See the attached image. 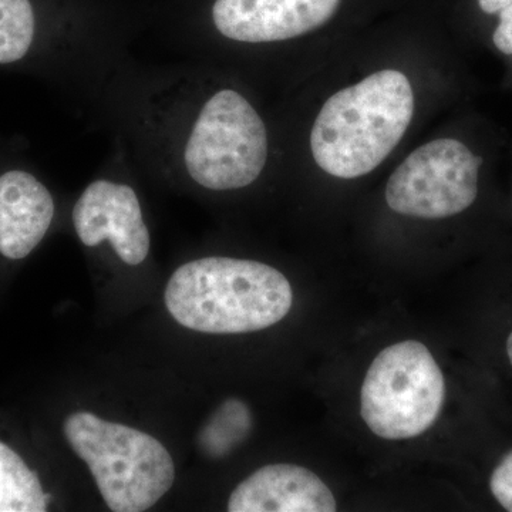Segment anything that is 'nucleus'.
<instances>
[{"label":"nucleus","instance_id":"f257e3e1","mask_svg":"<svg viewBox=\"0 0 512 512\" xmlns=\"http://www.w3.org/2000/svg\"><path fill=\"white\" fill-rule=\"evenodd\" d=\"M292 286L278 269L249 259L208 256L171 276L165 306L181 326L210 335L271 328L291 311Z\"/></svg>","mask_w":512,"mask_h":512},{"label":"nucleus","instance_id":"f03ea898","mask_svg":"<svg viewBox=\"0 0 512 512\" xmlns=\"http://www.w3.org/2000/svg\"><path fill=\"white\" fill-rule=\"evenodd\" d=\"M414 93L399 70H382L329 97L313 124L311 150L319 168L343 180L372 173L412 123Z\"/></svg>","mask_w":512,"mask_h":512},{"label":"nucleus","instance_id":"7ed1b4c3","mask_svg":"<svg viewBox=\"0 0 512 512\" xmlns=\"http://www.w3.org/2000/svg\"><path fill=\"white\" fill-rule=\"evenodd\" d=\"M63 431L111 511L150 510L173 487V457L150 434L89 412L70 414Z\"/></svg>","mask_w":512,"mask_h":512},{"label":"nucleus","instance_id":"20e7f679","mask_svg":"<svg viewBox=\"0 0 512 512\" xmlns=\"http://www.w3.org/2000/svg\"><path fill=\"white\" fill-rule=\"evenodd\" d=\"M444 399L443 372L430 350L404 340L383 349L367 370L360 414L380 439H414L433 427Z\"/></svg>","mask_w":512,"mask_h":512},{"label":"nucleus","instance_id":"39448f33","mask_svg":"<svg viewBox=\"0 0 512 512\" xmlns=\"http://www.w3.org/2000/svg\"><path fill=\"white\" fill-rule=\"evenodd\" d=\"M268 160V133L241 93L220 90L205 101L184 148L192 180L212 191L248 187Z\"/></svg>","mask_w":512,"mask_h":512},{"label":"nucleus","instance_id":"423d86ee","mask_svg":"<svg viewBox=\"0 0 512 512\" xmlns=\"http://www.w3.org/2000/svg\"><path fill=\"white\" fill-rule=\"evenodd\" d=\"M485 157L457 138H439L413 151L389 178L387 205L394 212L443 220L470 210L480 195Z\"/></svg>","mask_w":512,"mask_h":512},{"label":"nucleus","instance_id":"0eeeda50","mask_svg":"<svg viewBox=\"0 0 512 512\" xmlns=\"http://www.w3.org/2000/svg\"><path fill=\"white\" fill-rule=\"evenodd\" d=\"M346 0H215L212 22L234 42H284L332 22Z\"/></svg>","mask_w":512,"mask_h":512},{"label":"nucleus","instance_id":"6e6552de","mask_svg":"<svg viewBox=\"0 0 512 512\" xmlns=\"http://www.w3.org/2000/svg\"><path fill=\"white\" fill-rule=\"evenodd\" d=\"M73 225L86 247L110 241L127 265L143 264L150 252V232L140 201L126 184L97 180L87 185L74 205Z\"/></svg>","mask_w":512,"mask_h":512},{"label":"nucleus","instance_id":"1a4fd4ad","mask_svg":"<svg viewBox=\"0 0 512 512\" xmlns=\"http://www.w3.org/2000/svg\"><path fill=\"white\" fill-rule=\"evenodd\" d=\"M335 497L313 471L293 464H269L238 484L229 512H335Z\"/></svg>","mask_w":512,"mask_h":512},{"label":"nucleus","instance_id":"9d476101","mask_svg":"<svg viewBox=\"0 0 512 512\" xmlns=\"http://www.w3.org/2000/svg\"><path fill=\"white\" fill-rule=\"evenodd\" d=\"M55 200L45 184L26 170L0 173V255L20 261L46 237Z\"/></svg>","mask_w":512,"mask_h":512},{"label":"nucleus","instance_id":"9b49d317","mask_svg":"<svg viewBox=\"0 0 512 512\" xmlns=\"http://www.w3.org/2000/svg\"><path fill=\"white\" fill-rule=\"evenodd\" d=\"M50 498L35 471L0 441V512H45Z\"/></svg>","mask_w":512,"mask_h":512},{"label":"nucleus","instance_id":"f8f14e48","mask_svg":"<svg viewBox=\"0 0 512 512\" xmlns=\"http://www.w3.org/2000/svg\"><path fill=\"white\" fill-rule=\"evenodd\" d=\"M252 413L244 402L228 399L221 404L198 433V447L205 457L221 460L248 439Z\"/></svg>","mask_w":512,"mask_h":512},{"label":"nucleus","instance_id":"ddd939ff","mask_svg":"<svg viewBox=\"0 0 512 512\" xmlns=\"http://www.w3.org/2000/svg\"><path fill=\"white\" fill-rule=\"evenodd\" d=\"M36 35L35 9L30 0H0V66L25 60Z\"/></svg>","mask_w":512,"mask_h":512},{"label":"nucleus","instance_id":"4468645a","mask_svg":"<svg viewBox=\"0 0 512 512\" xmlns=\"http://www.w3.org/2000/svg\"><path fill=\"white\" fill-rule=\"evenodd\" d=\"M490 490L495 500L512 512V451L500 461L490 478Z\"/></svg>","mask_w":512,"mask_h":512},{"label":"nucleus","instance_id":"2eb2a0df","mask_svg":"<svg viewBox=\"0 0 512 512\" xmlns=\"http://www.w3.org/2000/svg\"><path fill=\"white\" fill-rule=\"evenodd\" d=\"M490 37L495 49L512 60V3L498 13Z\"/></svg>","mask_w":512,"mask_h":512},{"label":"nucleus","instance_id":"dca6fc26","mask_svg":"<svg viewBox=\"0 0 512 512\" xmlns=\"http://www.w3.org/2000/svg\"><path fill=\"white\" fill-rule=\"evenodd\" d=\"M466 3L474 9L478 18L495 20L501 10L511 5L512 0H466Z\"/></svg>","mask_w":512,"mask_h":512},{"label":"nucleus","instance_id":"f3484780","mask_svg":"<svg viewBox=\"0 0 512 512\" xmlns=\"http://www.w3.org/2000/svg\"><path fill=\"white\" fill-rule=\"evenodd\" d=\"M507 353H508V359H510V363L512 366V333L510 336H508L507 340Z\"/></svg>","mask_w":512,"mask_h":512}]
</instances>
